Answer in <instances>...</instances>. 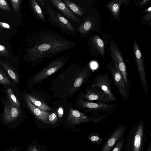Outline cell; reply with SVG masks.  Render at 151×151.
Returning a JSON list of instances; mask_svg holds the SVG:
<instances>
[{"label": "cell", "instance_id": "obj_1", "mask_svg": "<svg viewBox=\"0 0 151 151\" xmlns=\"http://www.w3.org/2000/svg\"><path fill=\"white\" fill-rule=\"evenodd\" d=\"M75 43L58 33L50 30L38 31L30 45L24 49V59L35 66L45 59L51 58L74 47Z\"/></svg>", "mask_w": 151, "mask_h": 151}, {"label": "cell", "instance_id": "obj_2", "mask_svg": "<svg viewBox=\"0 0 151 151\" xmlns=\"http://www.w3.org/2000/svg\"><path fill=\"white\" fill-rule=\"evenodd\" d=\"M92 73L87 65L83 66L77 63L71 65L51 83L50 89L53 96L63 100L68 99L79 91Z\"/></svg>", "mask_w": 151, "mask_h": 151}, {"label": "cell", "instance_id": "obj_3", "mask_svg": "<svg viewBox=\"0 0 151 151\" xmlns=\"http://www.w3.org/2000/svg\"><path fill=\"white\" fill-rule=\"evenodd\" d=\"M76 106L87 113H91L93 116H97L104 112L114 113L116 110L118 104H108L88 101L80 95L76 101Z\"/></svg>", "mask_w": 151, "mask_h": 151}, {"label": "cell", "instance_id": "obj_4", "mask_svg": "<svg viewBox=\"0 0 151 151\" xmlns=\"http://www.w3.org/2000/svg\"><path fill=\"white\" fill-rule=\"evenodd\" d=\"M70 57L63 56L52 60L45 67L32 77L29 84L33 86L40 83L42 80L63 68L67 63Z\"/></svg>", "mask_w": 151, "mask_h": 151}, {"label": "cell", "instance_id": "obj_5", "mask_svg": "<svg viewBox=\"0 0 151 151\" xmlns=\"http://www.w3.org/2000/svg\"><path fill=\"white\" fill-rule=\"evenodd\" d=\"M113 113V112L106 113L97 116H90L77 110L70 108L67 117V121L73 125L89 122L96 123L101 122L104 118Z\"/></svg>", "mask_w": 151, "mask_h": 151}, {"label": "cell", "instance_id": "obj_6", "mask_svg": "<svg viewBox=\"0 0 151 151\" xmlns=\"http://www.w3.org/2000/svg\"><path fill=\"white\" fill-rule=\"evenodd\" d=\"M80 95L90 102L109 104L111 101L108 95L101 88L91 85L85 88L84 93H81Z\"/></svg>", "mask_w": 151, "mask_h": 151}, {"label": "cell", "instance_id": "obj_7", "mask_svg": "<svg viewBox=\"0 0 151 151\" xmlns=\"http://www.w3.org/2000/svg\"><path fill=\"white\" fill-rule=\"evenodd\" d=\"M114 61V64L108 66L112 79L117 88L118 91L122 98L127 100L130 96L129 91L126 87L117 65Z\"/></svg>", "mask_w": 151, "mask_h": 151}, {"label": "cell", "instance_id": "obj_8", "mask_svg": "<svg viewBox=\"0 0 151 151\" xmlns=\"http://www.w3.org/2000/svg\"><path fill=\"white\" fill-rule=\"evenodd\" d=\"M133 46L138 75L143 90L145 95L147 96L148 93V88L142 55L137 44L135 41H134Z\"/></svg>", "mask_w": 151, "mask_h": 151}, {"label": "cell", "instance_id": "obj_9", "mask_svg": "<svg viewBox=\"0 0 151 151\" xmlns=\"http://www.w3.org/2000/svg\"><path fill=\"white\" fill-rule=\"evenodd\" d=\"M90 85L101 88L108 95L111 101H118L112 92L110 81L107 74H98L93 79Z\"/></svg>", "mask_w": 151, "mask_h": 151}, {"label": "cell", "instance_id": "obj_10", "mask_svg": "<svg viewBox=\"0 0 151 151\" xmlns=\"http://www.w3.org/2000/svg\"><path fill=\"white\" fill-rule=\"evenodd\" d=\"M110 49L111 56L117 65L126 87L129 91L130 86L128 74L125 64L121 55L118 49L113 45H111Z\"/></svg>", "mask_w": 151, "mask_h": 151}, {"label": "cell", "instance_id": "obj_11", "mask_svg": "<svg viewBox=\"0 0 151 151\" xmlns=\"http://www.w3.org/2000/svg\"><path fill=\"white\" fill-rule=\"evenodd\" d=\"M57 20L56 27L63 33L69 36H76L78 32V27L69 20L55 10Z\"/></svg>", "mask_w": 151, "mask_h": 151}, {"label": "cell", "instance_id": "obj_12", "mask_svg": "<svg viewBox=\"0 0 151 151\" xmlns=\"http://www.w3.org/2000/svg\"><path fill=\"white\" fill-rule=\"evenodd\" d=\"M21 113L19 109L13 105L9 101H6L4 106L3 120L7 124L13 122L20 117Z\"/></svg>", "mask_w": 151, "mask_h": 151}, {"label": "cell", "instance_id": "obj_13", "mask_svg": "<svg viewBox=\"0 0 151 151\" xmlns=\"http://www.w3.org/2000/svg\"><path fill=\"white\" fill-rule=\"evenodd\" d=\"M50 3L61 12L67 18L70 19L75 23L79 24L80 19L61 0H50Z\"/></svg>", "mask_w": 151, "mask_h": 151}, {"label": "cell", "instance_id": "obj_14", "mask_svg": "<svg viewBox=\"0 0 151 151\" xmlns=\"http://www.w3.org/2000/svg\"><path fill=\"white\" fill-rule=\"evenodd\" d=\"M127 129L124 125L118 127L106 142L101 151H110L116 142L122 136Z\"/></svg>", "mask_w": 151, "mask_h": 151}, {"label": "cell", "instance_id": "obj_15", "mask_svg": "<svg viewBox=\"0 0 151 151\" xmlns=\"http://www.w3.org/2000/svg\"><path fill=\"white\" fill-rule=\"evenodd\" d=\"M132 143L133 151H141L144 134V124L141 120L136 125Z\"/></svg>", "mask_w": 151, "mask_h": 151}, {"label": "cell", "instance_id": "obj_16", "mask_svg": "<svg viewBox=\"0 0 151 151\" xmlns=\"http://www.w3.org/2000/svg\"><path fill=\"white\" fill-rule=\"evenodd\" d=\"M24 99L28 107L34 115L43 123L49 124L48 118L51 113L43 111L35 106L26 96Z\"/></svg>", "mask_w": 151, "mask_h": 151}, {"label": "cell", "instance_id": "obj_17", "mask_svg": "<svg viewBox=\"0 0 151 151\" xmlns=\"http://www.w3.org/2000/svg\"><path fill=\"white\" fill-rule=\"evenodd\" d=\"M93 25V20L90 17L85 18L78 28L79 37H82L85 36L91 29Z\"/></svg>", "mask_w": 151, "mask_h": 151}, {"label": "cell", "instance_id": "obj_18", "mask_svg": "<svg viewBox=\"0 0 151 151\" xmlns=\"http://www.w3.org/2000/svg\"><path fill=\"white\" fill-rule=\"evenodd\" d=\"M63 3L78 17L84 16V10L79 5L70 0H63Z\"/></svg>", "mask_w": 151, "mask_h": 151}, {"label": "cell", "instance_id": "obj_19", "mask_svg": "<svg viewBox=\"0 0 151 151\" xmlns=\"http://www.w3.org/2000/svg\"><path fill=\"white\" fill-rule=\"evenodd\" d=\"M30 3L32 12L37 19L44 22L46 21L42 10L36 0H31Z\"/></svg>", "mask_w": 151, "mask_h": 151}, {"label": "cell", "instance_id": "obj_20", "mask_svg": "<svg viewBox=\"0 0 151 151\" xmlns=\"http://www.w3.org/2000/svg\"><path fill=\"white\" fill-rule=\"evenodd\" d=\"M26 96L31 102L36 107L45 111H52L53 109L50 107L42 100L31 95L26 94Z\"/></svg>", "mask_w": 151, "mask_h": 151}, {"label": "cell", "instance_id": "obj_21", "mask_svg": "<svg viewBox=\"0 0 151 151\" xmlns=\"http://www.w3.org/2000/svg\"><path fill=\"white\" fill-rule=\"evenodd\" d=\"M0 64L5 70L14 83H18L19 81L18 76L10 64L8 62H4L1 60H0Z\"/></svg>", "mask_w": 151, "mask_h": 151}, {"label": "cell", "instance_id": "obj_22", "mask_svg": "<svg viewBox=\"0 0 151 151\" xmlns=\"http://www.w3.org/2000/svg\"><path fill=\"white\" fill-rule=\"evenodd\" d=\"M91 41L93 46L99 52L104 58V45L103 40L99 36L96 35L93 36Z\"/></svg>", "mask_w": 151, "mask_h": 151}, {"label": "cell", "instance_id": "obj_23", "mask_svg": "<svg viewBox=\"0 0 151 151\" xmlns=\"http://www.w3.org/2000/svg\"><path fill=\"white\" fill-rule=\"evenodd\" d=\"M123 1L122 0H113L107 5L115 18L118 17L119 13L120 6Z\"/></svg>", "mask_w": 151, "mask_h": 151}, {"label": "cell", "instance_id": "obj_24", "mask_svg": "<svg viewBox=\"0 0 151 151\" xmlns=\"http://www.w3.org/2000/svg\"><path fill=\"white\" fill-rule=\"evenodd\" d=\"M6 94L9 101L13 105L19 109L20 106V102L11 88H9L7 89Z\"/></svg>", "mask_w": 151, "mask_h": 151}, {"label": "cell", "instance_id": "obj_25", "mask_svg": "<svg viewBox=\"0 0 151 151\" xmlns=\"http://www.w3.org/2000/svg\"><path fill=\"white\" fill-rule=\"evenodd\" d=\"M0 83L4 86L12 84V83L7 75L0 68Z\"/></svg>", "mask_w": 151, "mask_h": 151}, {"label": "cell", "instance_id": "obj_26", "mask_svg": "<svg viewBox=\"0 0 151 151\" xmlns=\"http://www.w3.org/2000/svg\"><path fill=\"white\" fill-rule=\"evenodd\" d=\"M88 139L90 141L96 145L101 143L102 140L97 133L92 134L89 136Z\"/></svg>", "mask_w": 151, "mask_h": 151}, {"label": "cell", "instance_id": "obj_27", "mask_svg": "<svg viewBox=\"0 0 151 151\" xmlns=\"http://www.w3.org/2000/svg\"><path fill=\"white\" fill-rule=\"evenodd\" d=\"M58 119L57 113L56 111H54L51 113L48 118L49 124H55L57 122Z\"/></svg>", "mask_w": 151, "mask_h": 151}, {"label": "cell", "instance_id": "obj_28", "mask_svg": "<svg viewBox=\"0 0 151 151\" xmlns=\"http://www.w3.org/2000/svg\"><path fill=\"white\" fill-rule=\"evenodd\" d=\"M13 7L16 13H18L19 9L21 3V0H11Z\"/></svg>", "mask_w": 151, "mask_h": 151}, {"label": "cell", "instance_id": "obj_29", "mask_svg": "<svg viewBox=\"0 0 151 151\" xmlns=\"http://www.w3.org/2000/svg\"><path fill=\"white\" fill-rule=\"evenodd\" d=\"M0 9L9 12L11 11L6 0H0Z\"/></svg>", "mask_w": 151, "mask_h": 151}, {"label": "cell", "instance_id": "obj_30", "mask_svg": "<svg viewBox=\"0 0 151 151\" xmlns=\"http://www.w3.org/2000/svg\"><path fill=\"white\" fill-rule=\"evenodd\" d=\"M0 56L10 57V55L6 47L0 44Z\"/></svg>", "mask_w": 151, "mask_h": 151}, {"label": "cell", "instance_id": "obj_31", "mask_svg": "<svg viewBox=\"0 0 151 151\" xmlns=\"http://www.w3.org/2000/svg\"><path fill=\"white\" fill-rule=\"evenodd\" d=\"M123 139L119 141L112 151H120L123 145Z\"/></svg>", "mask_w": 151, "mask_h": 151}, {"label": "cell", "instance_id": "obj_32", "mask_svg": "<svg viewBox=\"0 0 151 151\" xmlns=\"http://www.w3.org/2000/svg\"><path fill=\"white\" fill-rule=\"evenodd\" d=\"M0 28L7 29H10V26L7 23L0 22Z\"/></svg>", "mask_w": 151, "mask_h": 151}, {"label": "cell", "instance_id": "obj_33", "mask_svg": "<svg viewBox=\"0 0 151 151\" xmlns=\"http://www.w3.org/2000/svg\"><path fill=\"white\" fill-rule=\"evenodd\" d=\"M147 13L144 17V19L145 20L147 21L151 19V7L150 6L147 9Z\"/></svg>", "mask_w": 151, "mask_h": 151}, {"label": "cell", "instance_id": "obj_34", "mask_svg": "<svg viewBox=\"0 0 151 151\" xmlns=\"http://www.w3.org/2000/svg\"><path fill=\"white\" fill-rule=\"evenodd\" d=\"M57 113L59 117L61 118L63 114V110L62 106H60L58 107Z\"/></svg>", "mask_w": 151, "mask_h": 151}, {"label": "cell", "instance_id": "obj_35", "mask_svg": "<svg viewBox=\"0 0 151 151\" xmlns=\"http://www.w3.org/2000/svg\"><path fill=\"white\" fill-rule=\"evenodd\" d=\"M149 0H144L141 1L140 2L139 4L141 5H143L144 4H146L149 1Z\"/></svg>", "mask_w": 151, "mask_h": 151}, {"label": "cell", "instance_id": "obj_36", "mask_svg": "<svg viewBox=\"0 0 151 151\" xmlns=\"http://www.w3.org/2000/svg\"><path fill=\"white\" fill-rule=\"evenodd\" d=\"M18 148L17 147H14L11 149H9L6 151H17Z\"/></svg>", "mask_w": 151, "mask_h": 151}, {"label": "cell", "instance_id": "obj_37", "mask_svg": "<svg viewBox=\"0 0 151 151\" xmlns=\"http://www.w3.org/2000/svg\"><path fill=\"white\" fill-rule=\"evenodd\" d=\"M39 2H40V4L41 5H42L44 6L45 4V1L44 0H38Z\"/></svg>", "mask_w": 151, "mask_h": 151}, {"label": "cell", "instance_id": "obj_38", "mask_svg": "<svg viewBox=\"0 0 151 151\" xmlns=\"http://www.w3.org/2000/svg\"><path fill=\"white\" fill-rule=\"evenodd\" d=\"M32 151H37L36 146H32Z\"/></svg>", "mask_w": 151, "mask_h": 151}, {"label": "cell", "instance_id": "obj_39", "mask_svg": "<svg viewBox=\"0 0 151 151\" xmlns=\"http://www.w3.org/2000/svg\"><path fill=\"white\" fill-rule=\"evenodd\" d=\"M147 151H151L150 144V146L148 147Z\"/></svg>", "mask_w": 151, "mask_h": 151}, {"label": "cell", "instance_id": "obj_40", "mask_svg": "<svg viewBox=\"0 0 151 151\" xmlns=\"http://www.w3.org/2000/svg\"><path fill=\"white\" fill-rule=\"evenodd\" d=\"M28 151H32V146L29 147Z\"/></svg>", "mask_w": 151, "mask_h": 151}]
</instances>
